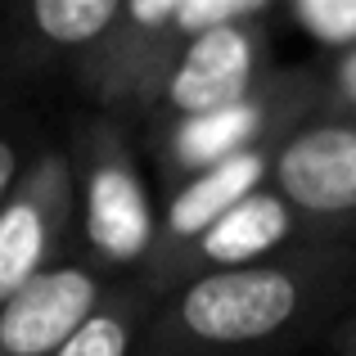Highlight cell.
Masks as SVG:
<instances>
[{
  "instance_id": "6da1fadb",
  "label": "cell",
  "mask_w": 356,
  "mask_h": 356,
  "mask_svg": "<svg viewBox=\"0 0 356 356\" xmlns=\"http://www.w3.org/2000/svg\"><path fill=\"white\" fill-rule=\"evenodd\" d=\"M356 302V243L302 239L181 284L154 307L140 356H280Z\"/></svg>"
},
{
  "instance_id": "7a4b0ae2",
  "label": "cell",
  "mask_w": 356,
  "mask_h": 356,
  "mask_svg": "<svg viewBox=\"0 0 356 356\" xmlns=\"http://www.w3.org/2000/svg\"><path fill=\"white\" fill-rule=\"evenodd\" d=\"M72 176H77V243L108 280L145 266L163 212L149 199L131 140L118 118L86 113L72 122Z\"/></svg>"
},
{
  "instance_id": "3957f363",
  "label": "cell",
  "mask_w": 356,
  "mask_h": 356,
  "mask_svg": "<svg viewBox=\"0 0 356 356\" xmlns=\"http://www.w3.org/2000/svg\"><path fill=\"white\" fill-rule=\"evenodd\" d=\"M321 113V77L316 68H275L243 104L208 118H185L158 127V176L167 194L185 181L221 167L226 158L252 149H280L298 127Z\"/></svg>"
},
{
  "instance_id": "277c9868",
  "label": "cell",
  "mask_w": 356,
  "mask_h": 356,
  "mask_svg": "<svg viewBox=\"0 0 356 356\" xmlns=\"http://www.w3.org/2000/svg\"><path fill=\"white\" fill-rule=\"evenodd\" d=\"M194 36L181 27V0H122L108 32L72 68L90 113L158 118L167 77Z\"/></svg>"
},
{
  "instance_id": "5b68a950",
  "label": "cell",
  "mask_w": 356,
  "mask_h": 356,
  "mask_svg": "<svg viewBox=\"0 0 356 356\" xmlns=\"http://www.w3.org/2000/svg\"><path fill=\"white\" fill-rule=\"evenodd\" d=\"M270 190L289 203L302 239L356 243V122L316 113L270 163Z\"/></svg>"
},
{
  "instance_id": "8992f818",
  "label": "cell",
  "mask_w": 356,
  "mask_h": 356,
  "mask_svg": "<svg viewBox=\"0 0 356 356\" xmlns=\"http://www.w3.org/2000/svg\"><path fill=\"white\" fill-rule=\"evenodd\" d=\"M77 243V176L68 145H45L0 212V307Z\"/></svg>"
},
{
  "instance_id": "52a82bcc",
  "label": "cell",
  "mask_w": 356,
  "mask_h": 356,
  "mask_svg": "<svg viewBox=\"0 0 356 356\" xmlns=\"http://www.w3.org/2000/svg\"><path fill=\"white\" fill-rule=\"evenodd\" d=\"M270 18H280V5L270 14L194 36L185 45V54L176 59L172 77H167L163 104H158V127L243 104L275 72V63H270Z\"/></svg>"
},
{
  "instance_id": "ba28073f",
  "label": "cell",
  "mask_w": 356,
  "mask_h": 356,
  "mask_svg": "<svg viewBox=\"0 0 356 356\" xmlns=\"http://www.w3.org/2000/svg\"><path fill=\"white\" fill-rule=\"evenodd\" d=\"M270 163H275V149H252V154L226 158L221 167L185 181L181 190L167 194V208L158 217V239L154 252L145 257L136 284L163 302L167 293H176L185 280V257L199 248V239L226 217L230 208H239L248 194L266 190L270 185Z\"/></svg>"
},
{
  "instance_id": "9c48e42d",
  "label": "cell",
  "mask_w": 356,
  "mask_h": 356,
  "mask_svg": "<svg viewBox=\"0 0 356 356\" xmlns=\"http://www.w3.org/2000/svg\"><path fill=\"white\" fill-rule=\"evenodd\" d=\"M122 0H27L0 9V90L45 81L77 68L108 32Z\"/></svg>"
},
{
  "instance_id": "30bf717a",
  "label": "cell",
  "mask_w": 356,
  "mask_h": 356,
  "mask_svg": "<svg viewBox=\"0 0 356 356\" xmlns=\"http://www.w3.org/2000/svg\"><path fill=\"white\" fill-rule=\"evenodd\" d=\"M113 280L72 243L45 275L0 307V356H59L63 343L95 316Z\"/></svg>"
},
{
  "instance_id": "8fae6325",
  "label": "cell",
  "mask_w": 356,
  "mask_h": 356,
  "mask_svg": "<svg viewBox=\"0 0 356 356\" xmlns=\"http://www.w3.org/2000/svg\"><path fill=\"white\" fill-rule=\"evenodd\" d=\"M293 243H302V226H298V217L289 212V203L266 185V190L248 194L239 208H230L226 217L199 239V248L185 257L181 284L208 275V270L248 266V261H261L280 248H293Z\"/></svg>"
},
{
  "instance_id": "7c38bea8",
  "label": "cell",
  "mask_w": 356,
  "mask_h": 356,
  "mask_svg": "<svg viewBox=\"0 0 356 356\" xmlns=\"http://www.w3.org/2000/svg\"><path fill=\"white\" fill-rule=\"evenodd\" d=\"M154 307L158 298L149 289H140L136 280H122V284L108 289V298L95 307V316L63 343L59 356H140Z\"/></svg>"
},
{
  "instance_id": "4fadbf2b",
  "label": "cell",
  "mask_w": 356,
  "mask_h": 356,
  "mask_svg": "<svg viewBox=\"0 0 356 356\" xmlns=\"http://www.w3.org/2000/svg\"><path fill=\"white\" fill-rule=\"evenodd\" d=\"M280 18L321 45L325 59L356 45V0H293L280 5Z\"/></svg>"
},
{
  "instance_id": "5bb4252c",
  "label": "cell",
  "mask_w": 356,
  "mask_h": 356,
  "mask_svg": "<svg viewBox=\"0 0 356 356\" xmlns=\"http://www.w3.org/2000/svg\"><path fill=\"white\" fill-rule=\"evenodd\" d=\"M41 149H45V140H41V131H36V122L18 104H5V99H0V212L14 199V190L23 185L27 167L36 163Z\"/></svg>"
},
{
  "instance_id": "9a60e30c",
  "label": "cell",
  "mask_w": 356,
  "mask_h": 356,
  "mask_svg": "<svg viewBox=\"0 0 356 356\" xmlns=\"http://www.w3.org/2000/svg\"><path fill=\"white\" fill-rule=\"evenodd\" d=\"M321 77V113L325 118H348L356 122V45L343 54L312 63Z\"/></svg>"
},
{
  "instance_id": "2e32d148",
  "label": "cell",
  "mask_w": 356,
  "mask_h": 356,
  "mask_svg": "<svg viewBox=\"0 0 356 356\" xmlns=\"http://www.w3.org/2000/svg\"><path fill=\"white\" fill-rule=\"evenodd\" d=\"M334 356H356V316H348L334 330Z\"/></svg>"
}]
</instances>
